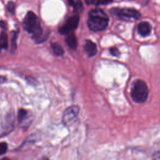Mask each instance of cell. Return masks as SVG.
Listing matches in <instances>:
<instances>
[{
  "instance_id": "cell-8",
  "label": "cell",
  "mask_w": 160,
  "mask_h": 160,
  "mask_svg": "<svg viewBox=\"0 0 160 160\" xmlns=\"http://www.w3.org/2000/svg\"><path fill=\"white\" fill-rule=\"evenodd\" d=\"M84 50L89 56H93L97 53L96 44L90 40H87L84 45Z\"/></svg>"
},
{
  "instance_id": "cell-15",
  "label": "cell",
  "mask_w": 160,
  "mask_h": 160,
  "mask_svg": "<svg viewBox=\"0 0 160 160\" xmlns=\"http://www.w3.org/2000/svg\"><path fill=\"white\" fill-rule=\"evenodd\" d=\"M8 149V145L6 142H0V155L4 154L6 152Z\"/></svg>"
},
{
  "instance_id": "cell-5",
  "label": "cell",
  "mask_w": 160,
  "mask_h": 160,
  "mask_svg": "<svg viewBox=\"0 0 160 160\" xmlns=\"http://www.w3.org/2000/svg\"><path fill=\"white\" fill-rule=\"evenodd\" d=\"M79 108L77 106H71L68 108L62 115V123L65 126H69L72 124L78 116Z\"/></svg>"
},
{
  "instance_id": "cell-4",
  "label": "cell",
  "mask_w": 160,
  "mask_h": 160,
  "mask_svg": "<svg viewBox=\"0 0 160 160\" xmlns=\"http://www.w3.org/2000/svg\"><path fill=\"white\" fill-rule=\"evenodd\" d=\"M111 12L112 14L122 19H138L141 17L139 12L134 9L113 8L111 10Z\"/></svg>"
},
{
  "instance_id": "cell-17",
  "label": "cell",
  "mask_w": 160,
  "mask_h": 160,
  "mask_svg": "<svg viewBox=\"0 0 160 160\" xmlns=\"http://www.w3.org/2000/svg\"><path fill=\"white\" fill-rule=\"evenodd\" d=\"M110 52L112 55L115 56H118L120 54L119 50L116 48H111L110 49Z\"/></svg>"
},
{
  "instance_id": "cell-21",
  "label": "cell",
  "mask_w": 160,
  "mask_h": 160,
  "mask_svg": "<svg viewBox=\"0 0 160 160\" xmlns=\"http://www.w3.org/2000/svg\"><path fill=\"white\" fill-rule=\"evenodd\" d=\"M0 26H1L2 28H5L6 22H4V21H1V22H0Z\"/></svg>"
},
{
  "instance_id": "cell-20",
  "label": "cell",
  "mask_w": 160,
  "mask_h": 160,
  "mask_svg": "<svg viewBox=\"0 0 160 160\" xmlns=\"http://www.w3.org/2000/svg\"><path fill=\"white\" fill-rule=\"evenodd\" d=\"M154 159H160V153L159 152H157L156 154H154Z\"/></svg>"
},
{
  "instance_id": "cell-19",
  "label": "cell",
  "mask_w": 160,
  "mask_h": 160,
  "mask_svg": "<svg viewBox=\"0 0 160 160\" xmlns=\"http://www.w3.org/2000/svg\"><path fill=\"white\" fill-rule=\"evenodd\" d=\"M98 0H85V2L86 4H94L97 2Z\"/></svg>"
},
{
  "instance_id": "cell-11",
  "label": "cell",
  "mask_w": 160,
  "mask_h": 160,
  "mask_svg": "<svg viewBox=\"0 0 160 160\" xmlns=\"http://www.w3.org/2000/svg\"><path fill=\"white\" fill-rule=\"evenodd\" d=\"M51 48L54 53L56 56H62L64 54V50L62 46L58 42L51 43Z\"/></svg>"
},
{
  "instance_id": "cell-16",
  "label": "cell",
  "mask_w": 160,
  "mask_h": 160,
  "mask_svg": "<svg viewBox=\"0 0 160 160\" xmlns=\"http://www.w3.org/2000/svg\"><path fill=\"white\" fill-rule=\"evenodd\" d=\"M14 7H15V5L14 4L13 2L12 1H10L8 2V5H7V8H8V10L9 11V12L11 14H13L14 12Z\"/></svg>"
},
{
  "instance_id": "cell-7",
  "label": "cell",
  "mask_w": 160,
  "mask_h": 160,
  "mask_svg": "<svg viewBox=\"0 0 160 160\" xmlns=\"http://www.w3.org/2000/svg\"><path fill=\"white\" fill-rule=\"evenodd\" d=\"M138 32L142 36H148L151 31V25L148 22H141L138 25Z\"/></svg>"
},
{
  "instance_id": "cell-12",
  "label": "cell",
  "mask_w": 160,
  "mask_h": 160,
  "mask_svg": "<svg viewBox=\"0 0 160 160\" xmlns=\"http://www.w3.org/2000/svg\"><path fill=\"white\" fill-rule=\"evenodd\" d=\"M68 2L71 6L74 8V11H79L82 9V3L80 0H68Z\"/></svg>"
},
{
  "instance_id": "cell-9",
  "label": "cell",
  "mask_w": 160,
  "mask_h": 160,
  "mask_svg": "<svg viewBox=\"0 0 160 160\" xmlns=\"http://www.w3.org/2000/svg\"><path fill=\"white\" fill-rule=\"evenodd\" d=\"M68 36L66 38V42L68 46L73 49H75L77 48L78 42L75 35L72 33L68 34Z\"/></svg>"
},
{
  "instance_id": "cell-3",
  "label": "cell",
  "mask_w": 160,
  "mask_h": 160,
  "mask_svg": "<svg viewBox=\"0 0 160 160\" xmlns=\"http://www.w3.org/2000/svg\"><path fill=\"white\" fill-rule=\"evenodd\" d=\"M149 93L146 84L142 80H137L133 84L131 90V97L138 103L144 102L148 98Z\"/></svg>"
},
{
  "instance_id": "cell-6",
  "label": "cell",
  "mask_w": 160,
  "mask_h": 160,
  "mask_svg": "<svg viewBox=\"0 0 160 160\" xmlns=\"http://www.w3.org/2000/svg\"><path fill=\"white\" fill-rule=\"evenodd\" d=\"M79 18L78 15L69 18L63 24V26L59 28V32L62 34H68L70 33L72 31L77 28L79 23Z\"/></svg>"
},
{
  "instance_id": "cell-10",
  "label": "cell",
  "mask_w": 160,
  "mask_h": 160,
  "mask_svg": "<svg viewBox=\"0 0 160 160\" xmlns=\"http://www.w3.org/2000/svg\"><path fill=\"white\" fill-rule=\"evenodd\" d=\"M8 47V37L5 32H2L0 35V50L6 49Z\"/></svg>"
},
{
  "instance_id": "cell-18",
  "label": "cell",
  "mask_w": 160,
  "mask_h": 160,
  "mask_svg": "<svg viewBox=\"0 0 160 160\" xmlns=\"http://www.w3.org/2000/svg\"><path fill=\"white\" fill-rule=\"evenodd\" d=\"M112 0H98L96 2L97 4H107L111 2Z\"/></svg>"
},
{
  "instance_id": "cell-14",
  "label": "cell",
  "mask_w": 160,
  "mask_h": 160,
  "mask_svg": "<svg viewBox=\"0 0 160 160\" xmlns=\"http://www.w3.org/2000/svg\"><path fill=\"white\" fill-rule=\"evenodd\" d=\"M17 36H18V33L15 31H13L12 36H11V51L12 52H14L16 49Z\"/></svg>"
},
{
  "instance_id": "cell-1",
  "label": "cell",
  "mask_w": 160,
  "mask_h": 160,
  "mask_svg": "<svg viewBox=\"0 0 160 160\" xmlns=\"http://www.w3.org/2000/svg\"><path fill=\"white\" fill-rule=\"evenodd\" d=\"M22 25L24 29L32 35L34 41L37 43H41L45 41V35L42 34L40 20L32 11H29L25 16Z\"/></svg>"
},
{
  "instance_id": "cell-22",
  "label": "cell",
  "mask_w": 160,
  "mask_h": 160,
  "mask_svg": "<svg viewBox=\"0 0 160 160\" xmlns=\"http://www.w3.org/2000/svg\"><path fill=\"white\" fill-rule=\"evenodd\" d=\"M5 81V78L2 76H0V83H2Z\"/></svg>"
},
{
  "instance_id": "cell-2",
  "label": "cell",
  "mask_w": 160,
  "mask_h": 160,
  "mask_svg": "<svg viewBox=\"0 0 160 160\" xmlns=\"http://www.w3.org/2000/svg\"><path fill=\"white\" fill-rule=\"evenodd\" d=\"M109 22L107 14L101 9H96L90 11L88 20V26L92 31H100L105 29Z\"/></svg>"
},
{
  "instance_id": "cell-13",
  "label": "cell",
  "mask_w": 160,
  "mask_h": 160,
  "mask_svg": "<svg viewBox=\"0 0 160 160\" xmlns=\"http://www.w3.org/2000/svg\"><path fill=\"white\" fill-rule=\"evenodd\" d=\"M27 116H28V112L26 110L21 109L19 110L18 112V119L19 122H22L24 121H25V119L27 118Z\"/></svg>"
}]
</instances>
